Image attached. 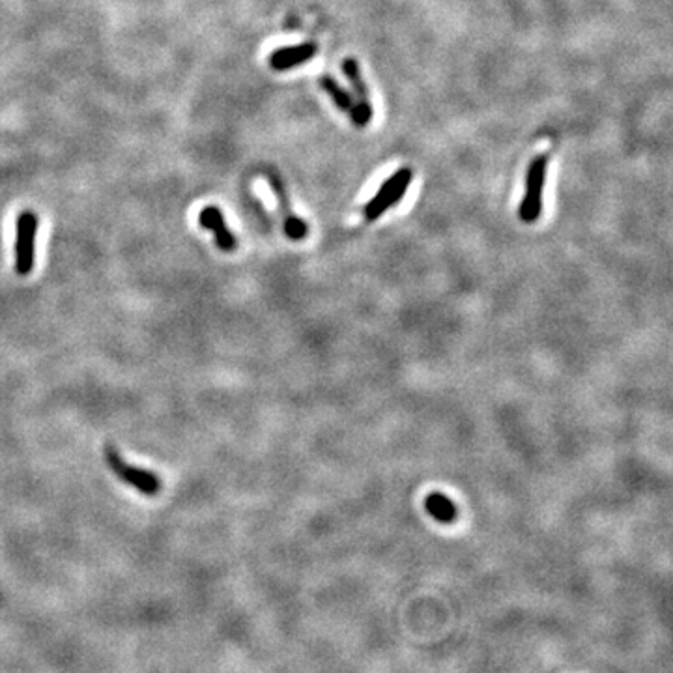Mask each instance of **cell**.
Listing matches in <instances>:
<instances>
[{
  "label": "cell",
  "instance_id": "6da1fadb",
  "mask_svg": "<svg viewBox=\"0 0 673 673\" xmlns=\"http://www.w3.org/2000/svg\"><path fill=\"white\" fill-rule=\"evenodd\" d=\"M548 158L537 156L528 167L526 175V193L518 208V217L524 223H535L543 214V191L546 184Z\"/></svg>",
  "mask_w": 673,
  "mask_h": 673
},
{
  "label": "cell",
  "instance_id": "7a4b0ae2",
  "mask_svg": "<svg viewBox=\"0 0 673 673\" xmlns=\"http://www.w3.org/2000/svg\"><path fill=\"white\" fill-rule=\"evenodd\" d=\"M414 178V172L408 167L398 168L393 176H390L382 184L378 193L365 206V217L367 221H376L382 217L390 208H393L406 193Z\"/></svg>",
  "mask_w": 673,
  "mask_h": 673
},
{
  "label": "cell",
  "instance_id": "3957f363",
  "mask_svg": "<svg viewBox=\"0 0 673 673\" xmlns=\"http://www.w3.org/2000/svg\"><path fill=\"white\" fill-rule=\"evenodd\" d=\"M37 216L34 211H23L15 223V272L19 275H30L36 262V234Z\"/></svg>",
  "mask_w": 673,
  "mask_h": 673
},
{
  "label": "cell",
  "instance_id": "277c9868",
  "mask_svg": "<svg viewBox=\"0 0 673 673\" xmlns=\"http://www.w3.org/2000/svg\"><path fill=\"white\" fill-rule=\"evenodd\" d=\"M103 455H105V460H107L109 468L114 473H117L126 485L137 488L144 496H156V494H160V490H161V479L156 473H152L148 470L135 468V466L127 464L126 460H124V456L117 449H114L112 446H107L105 451H103Z\"/></svg>",
  "mask_w": 673,
  "mask_h": 673
},
{
  "label": "cell",
  "instance_id": "5b68a950",
  "mask_svg": "<svg viewBox=\"0 0 673 673\" xmlns=\"http://www.w3.org/2000/svg\"><path fill=\"white\" fill-rule=\"evenodd\" d=\"M341 68H342V73L346 75V79H349V83L352 85V90H354V95H356V100H354L356 111L352 114V122L357 127H365L373 119V107H371L367 83H365L363 73H361V66L356 59L349 56V59L342 61Z\"/></svg>",
  "mask_w": 673,
  "mask_h": 673
},
{
  "label": "cell",
  "instance_id": "8992f818",
  "mask_svg": "<svg viewBox=\"0 0 673 673\" xmlns=\"http://www.w3.org/2000/svg\"><path fill=\"white\" fill-rule=\"evenodd\" d=\"M267 182H269V185H272L274 193L277 197L281 214H283V221H284V233H286V236L291 238V240H294V242L305 240V236L309 234V226H307V223L303 219H300V217H296L292 214V208H291V202H288L284 182L281 180L279 175H275V172H267Z\"/></svg>",
  "mask_w": 673,
  "mask_h": 673
},
{
  "label": "cell",
  "instance_id": "52a82bcc",
  "mask_svg": "<svg viewBox=\"0 0 673 673\" xmlns=\"http://www.w3.org/2000/svg\"><path fill=\"white\" fill-rule=\"evenodd\" d=\"M316 53H318V45L315 42H305L292 47H281L269 54L267 64L275 71H286V70H292L296 66L309 62Z\"/></svg>",
  "mask_w": 673,
  "mask_h": 673
},
{
  "label": "cell",
  "instance_id": "ba28073f",
  "mask_svg": "<svg viewBox=\"0 0 673 673\" xmlns=\"http://www.w3.org/2000/svg\"><path fill=\"white\" fill-rule=\"evenodd\" d=\"M199 223L202 225V228L211 230V233H214L216 243L219 245V249H223V251H226V253L234 251L238 242H236L234 234L230 233V228L226 226V221H225L221 209L217 206H206L201 211Z\"/></svg>",
  "mask_w": 673,
  "mask_h": 673
},
{
  "label": "cell",
  "instance_id": "9c48e42d",
  "mask_svg": "<svg viewBox=\"0 0 673 673\" xmlns=\"http://www.w3.org/2000/svg\"><path fill=\"white\" fill-rule=\"evenodd\" d=\"M318 83H320L322 90H324L325 94H328L330 98H332V102L337 105V109H341L342 112H349L350 117H352L354 111H356V102H354V98H352V94H350L349 90H346L344 86H341V85L333 79V77L328 75V73H324V75L320 77V81H318Z\"/></svg>",
  "mask_w": 673,
  "mask_h": 673
},
{
  "label": "cell",
  "instance_id": "30bf717a",
  "mask_svg": "<svg viewBox=\"0 0 673 673\" xmlns=\"http://www.w3.org/2000/svg\"><path fill=\"white\" fill-rule=\"evenodd\" d=\"M425 507L431 516H434L438 522L449 524L456 518V505L451 502L447 496L441 492H432L425 499Z\"/></svg>",
  "mask_w": 673,
  "mask_h": 673
}]
</instances>
